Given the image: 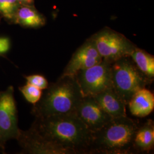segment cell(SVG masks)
Returning <instances> with one entry per match:
<instances>
[{"instance_id": "4fadbf2b", "label": "cell", "mask_w": 154, "mask_h": 154, "mask_svg": "<svg viewBox=\"0 0 154 154\" xmlns=\"http://www.w3.org/2000/svg\"><path fill=\"white\" fill-rule=\"evenodd\" d=\"M45 17L34 5H20L14 17L13 23L23 28L38 29L45 25Z\"/></svg>"}, {"instance_id": "3957f363", "label": "cell", "mask_w": 154, "mask_h": 154, "mask_svg": "<svg viewBox=\"0 0 154 154\" xmlns=\"http://www.w3.org/2000/svg\"><path fill=\"white\" fill-rule=\"evenodd\" d=\"M139 126L127 116L112 118L100 129L91 132L88 154L135 153L134 140Z\"/></svg>"}, {"instance_id": "e0dca14e", "label": "cell", "mask_w": 154, "mask_h": 154, "mask_svg": "<svg viewBox=\"0 0 154 154\" xmlns=\"http://www.w3.org/2000/svg\"><path fill=\"white\" fill-rule=\"evenodd\" d=\"M18 89L26 101L33 105L38 102L43 93V90L27 82Z\"/></svg>"}, {"instance_id": "8fae6325", "label": "cell", "mask_w": 154, "mask_h": 154, "mask_svg": "<svg viewBox=\"0 0 154 154\" xmlns=\"http://www.w3.org/2000/svg\"><path fill=\"white\" fill-rule=\"evenodd\" d=\"M93 97L111 118L127 116L126 103L116 93L112 87L107 88Z\"/></svg>"}, {"instance_id": "277c9868", "label": "cell", "mask_w": 154, "mask_h": 154, "mask_svg": "<svg viewBox=\"0 0 154 154\" xmlns=\"http://www.w3.org/2000/svg\"><path fill=\"white\" fill-rule=\"evenodd\" d=\"M141 72L130 56L122 57L111 63L112 86L126 103L139 90L152 82Z\"/></svg>"}, {"instance_id": "6da1fadb", "label": "cell", "mask_w": 154, "mask_h": 154, "mask_svg": "<svg viewBox=\"0 0 154 154\" xmlns=\"http://www.w3.org/2000/svg\"><path fill=\"white\" fill-rule=\"evenodd\" d=\"M32 125L45 138L73 154H88L91 132L75 113L35 118Z\"/></svg>"}, {"instance_id": "5bb4252c", "label": "cell", "mask_w": 154, "mask_h": 154, "mask_svg": "<svg viewBox=\"0 0 154 154\" xmlns=\"http://www.w3.org/2000/svg\"><path fill=\"white\" fill-rule=\"evenodd\" d=\"M154 147V123L151 119L139 126L134 140L135 152L149 153Z\"/></svg>"}, {"instance_id": "ba28073f", "label": "cell", "mask_w": 154, "mask_h": 154, "mask_svg": "<svg viewBox=\"0 0 154 154\" xmlns=\"http://www.w3.org/2000/svg\"><path fill=\"white\" fill-rule=\"evenodd\" d=\"M16 140L21 148L19 154H73L45 138L33 125L27 130L19 129Z\"/></svg>"}, {"instance_id": "8992f818", "label": "cell", "mask_w": 154, "mask_h": 154, "mask_svg": "<svg viewBox=\"0 0 154 154\" xmlns=\"http://www.w3.org/2000/svg\"><path fill=\"white\" fill-rule=\"evenodd\" d=\"M18 110L14 98V88L9 86L0 91V151L6 154V144L9 140L16 139L18 126Z\"/></svg>"}, {"instance_id": "2e32d148", "label": "cell", "mask_w": 154, "mask_h": 154, "mask_svg": "<svg viewBox=\"0 0 154 154\" xmlns=\"http://www.w3.org/2000/svg\"><path fill=\"white\" fill-rule=\"evenodd\" d=\"M20 5L17 0H0V14L9 23H13Z\"/></svg>"}, {"instance_id": "30bf717a", "label": "cell", "mask_w": 154, "mask_h": 154, "mask_svg": "<svg viewBox=\"0 0 154 154\" xmlns=\"http://www.w3.org/2000/svg\"><path fill=\"white\" fill-rule=\"evenodd\" d=\"M102 61L93 41L90 38L72 55L61 75H74L77 72L94 66Z\"/></svg>"}, {"instance_id": "9a60e30c", "label": "cell", "mask_w": 154, "mask_h": 154, "mask_svg": "<svg viewBox=\"0 0 154 154\" xmlns=\"http://www.w3.org/2000/svg\"><path fill=\"white\" fill-rule=\"evenodd\" d=\"M130 57L138 69L151 79L154 77V56L137 46L132 51Z\"/></svg>"}, {"instance_id": "7c38bea8", "label": "cell", "mask_w": 154, "mask_h": 154, "mask_svg": "<svg viewBox=\"0 0 154 154\" xmlns=\"http://www.w3.org/2000/svg\"><path fill=\"white\" fill-rule=\"evenodd\" d=\"M127 106L132 116L146 117L154 110V94L147 88H141L132 95Z\"/></svg>"}, {"instance_id": "7a4b0ae2", "label": "cell", "mask_w": 154, "mask_h": 154, "mask_svg": "<svg viewBox=\"0 0 154 154\" xmlns=\"http://www.w3.org/2000/svg\"><path fill=\"white\" fill-rule=\"evenodd\" d=\"M83 97L74 75H61L44 90L31 112L35 118H45L74 113Z\"/></svg>"}, {"instance_id": "d6986e66", "label": "cell", "mask_w": 154, "mask_h": 154, "mask_svg": "<svg viewBox=\"0 0 154 154\" xmlns=\"http://www.w3.org/2000/svg\"><path fill=\"white\" fill-rule=\"evenodd\" d=\"M20 5H34V0H17Z\"/></svg>"}, {"instance_id": "52a82bcc", "label": "cell", "mask_w": 154, "mask_h": 154, "mask_svg": "<svg viewBox=\"0 0 154 154\" xmlns=\"http://www.w3.org/2000/svg\"><path fill=\"white\" fill-rule=\"evenodd\" d=\"M83 96H94L112 86L111 63L103 61L74 75Z\"/></svg>"}, {"instance_id": "ac0fdd59", "label": "cell", "mask_w": 154, "mask_h": 154, "mask_svg": "<svg viewBox=\"0 0 154 154\" xmlns=\"http://www.w3.org/2000/svg\"><path fill=\"white\" fill-rule=\"evenodd\" d=\"M23 77L29 83L33 86L44 90L49 86V82L45 77L41 74H32L29 75H23Z\"/></svg>"}, {"instance_id": "5b68a950", "label": "cell", "mask_w": 154, "mask_h": 154, "mask_svg": "<svg viewBox=\"0 0 154 154\" xmlns=\"http://www.w3.org/2000/svg\"><path fill=\"white\" fill-rule=\"evenodd\" d=\"M103 61L110 63L130 56L137 46L123 34L108 27L102 29L90 37Z\"/></svg>"}, {"instance_id": "9c48e42d", "label": "cell", "mask_w": 154, "mask_h": 154, "mask_svg": "<svg viewBox=\"0 0 154 154\" xmlns=\"http://www.w3.org/2000/svg\"><path fill=\"white\" fill-rule=\"evenodd\" d=\"M74 113L91 132L100 129L112 118L93 96H83Z\"/></svg>"}]
</instances>
